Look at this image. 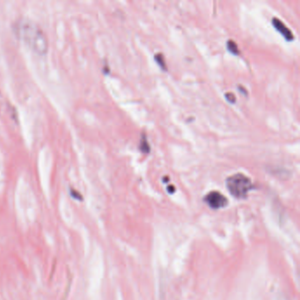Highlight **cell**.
Instances as JSON below:
<instances>
[{
	"label": "cell",
	"instance_id": "obj_2",
	"mask_svg": "<svg viewBox=\"0 0 300 300\" xmlns=\"http://www.w3.org/2000/svg\"><path fill=\"white\" fill-rule=\"evenodd\" d=\"M226 187L230 194L238 199H244L253 189V183L250 178L243 174H236L228 177Z\"/></svg>",
	"mask_w": 300,
	"mask_h": 300
},
{
	"label": "cell",
	"instance_id": "obj_6",
	"mask_svg": "<svg viewBox=\"0 0 300 300\" xmlns=\"http://www.w3.org/2000/svg\"><path fill=\"white\" fill-rule=\"evenodd\" d=\"M139 147H140L141 151L144 152V153H148L150 152V145H149L146 137H144L141 140L140 146Z\"/></svg>",
	"mask_w": 300,
	"mask_h": 300
},
{
	"label": "cell",
	"instance_id": "obj_5",
	"mask_svg": "<svg viewBox=\"0 0 300 300\" xmlns=\"http://www.w3.org/2000/svg\"><path fill=\"white\" fill-rule=\"evenodd\" d=\"M227 48L229 51L232 52V54H234V55H238V54H239V48H238V45L236 44L235 42L232 41V40L228 41Z\"/></svg>",
	"mask_w": 300,
	"mask_h": 300
},
{
	"label": "cell",
	"instance_id": "obj_8",
	"mask_svg": "<svg viewBox=\"0 0 300 300\" xmlns=\"http://www.w3.org/2000/svg\"><path fill=\"white\" fill-rule=\"evenodd\" d=\"M225 96H226V98H227L228 101L232 103L235 102V96H234L233 94H227Z\"/></svg>",
	"mask_w": 300,
	"mask_h": 300
},
{
	"label": "cell",
	"instance_id": "obj_3",
	"mask_svg": "<svg viewBox=\"0 0 300 300\" xmlns=\"http://www.w3.org/2000/svg\"><path fill=\"white\" fill-rule=\"evenodd\" d=\"M204 201L209 208L214 209H222L228 204L227 198L218 191H211L206 195Z\"/></svg>",
	"mask_w": 300,
	"mask_h": 300
},
{
	"label": "cell",
	"instance_id": "obj_4",
	"mask_svg": "<svg viewBox=\"0 0 300 300\" xmlns=\"http://www.w3.org/2000/svg\"><path fill=\"white\" fill-rule=\"evenodd\" d=\"M272 24H273L274 27L277 29V30L280 33V34L285 37L287 41H293L294 39L293 34L292 33V31L290 30L288 27L285 26V23L282 21L281 19H278V18H274L272 19Z\"/></svg>",
	"mask_w": 300,
	"mask_h": 300
},
{
	"label": "cell",
	"instance_id": "obj_1",
	"mask_svg": "<svg viewBox=\"0 0 300 300\" xmlns=\"http://www.w3.org/2000/svg\"><path fill=\"white\" fill-rule=\"evenodd\" d=\"M16 36L26 43L35 53L43 56L49 51V39L42 27L28 18L16 19L12 25Z\"/></svg>",
	"mask_w": 300,
	"mask_h": 300
},
{
	"label": "cell",
	"instance_id": "obj_7",
	"mask_svg": "<svg viewBox=\"0 0 300 300\" xmlns=\"http://www.w3.org/2000/svg\"><path fill=\"white\" fill-rule=\"evenodd\" d=\"M155 60L159 64L160 67L162 69H166V65H165V60L162 54H157L155 56Z\"/></svg>",
	"mask_w": 300,
	"mask_h": 300
}]
</instances>
